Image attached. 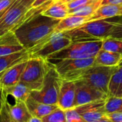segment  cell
I'll return each instance as SVG.
<instances>
[{
  "mask_svg": "<svg viewBox=\"0 0 122 122\" xmlns=\"http://www.w3.org/2000/svg\"><path fill=\"white\" fill-rule=\"evenodd\" d=\"M59 21L40 14L23 23L14 32L24 47L29 50L54 32Z\"/></svg>",
  "mask_w": 122,
  "mask_h": 122,
  "instance_id": "obj_1",
  "label": "cell"
},
{
  "mask_svg": "<svg viewBox=\"0 0 122 122\" xmlns=\"http://www.w3.org/2000/svg\"><path fill=\"white\" fill-rule=\"evenodd\" d=\"M114 25V21L109 19L89 21L64 32L72 41H99L109 37Z\"/></svg>",
  "mask_w": 122,
  "mask_h": 122,
  "instance_id": "obj_2",
  "label": "cell"
},
{
  "mask_svg": "<svg viewBox=\"0 0 122 122\" xmlns=\"http://www.w3.org/2000/svg\"><path fill=\"white\" fill-rule=\"evenodd\" d=\"M102 40L88 41H72L69 46L49 55V61L65 59H86L94 57L102 48Z\"/></svg>",
  "mask_w": 122,
  "mask_h": 122,
  "instance_id": "obj_3",
  "label": "cell"
},
{
  "mask_svg": "<svg viewBox=\"0 0 122 122\" xmlns=\"http://www.w3.org/2000/svg\"><path fill=\"white\" fill-rule=\"evenodd\" d=\"M51 64L46 58L31 57L26 62L20 81L26 84L31 91L40 90Z\"/></svg>",
  "mask_w": 122,
  "mask_h": 122,
  "instance_id": "obj_4",
  "label": "cell"
},
{
  "mask_svg": "<svg viewBox=\"0 0 122 122\" xmlns=\"http://www.w3.org/2000/svg\"><path fill=\"white\" fill-rule=\"evenodd\" d=\"M61 82L62 79L52 64L46 74L41 89L31 91L30 96L39 102L57 105Z\"/></svg>",
  "mask_w": 122,
  "mask_h": 122,
  "instance_id": "obj_5",
  "label": "cell"
},
{
  "mask_svg": "<svg viewBox=\"0 0 122 122\" xmlns=\"http://www.w3.org/2000/svg\"><path fill=\"white\" fill-rule=\"evenodd\" d=\"M117 66L92 65L83 69L77 80H82L108 95L109 84Z\"/></svg>",
  "mask_w": 122,
  "mask_h": 122,
  "instance_id": "obj_6",
  "label": "cell"
},
{
  "mask_svg": "<svg viewBox=\"0 0 122 122\" xmlns=\"http://www.w3.org/2000/svg\"><path fill=\"white\" fill-rule=\"evenodd\" d=\"M72 42L64 31H54L36 46L29 49L31 57L47 58L49 55L61 50Z\"/></svg>",
  "mask_w": 122,
  "mask_h": 122,
  "instance_id": "obj_7",
  "label": "cell"
},
{
  "mask_svg": "<svg viewBox=\"0 0 122 122\" xmlns=\"http://www.w3.org/2000/svg\"><path fill=\"white\" fill-rule=\"evenodd\" d=\"M94 57L86 59H65L56 60L53 64L63 80L74 81L77 79L80 72L94 64Z\"/></svg>",
  "mask_w": 122,
  "mask_h": 122,
  "instance_id": "obj_8",
  "label": "cell"
},
{
  "mask_svg": "<svg viewBox=\"0 0 122 122\" xmlns=\"http://www.w3.org/2000/svg\"><path fill=\"white\" fill-rule=\"evenodd\" d=\"M30 7L16 0L10 6L0 13V35L12 31H14L20 24L24 14Z\"/></svg>",
  "mask_w": 122,
  "mask_h": 122,
  "instance_id": "obj_9",
  "label": "cell"
},
{
  "mask_svg": "<svg viewBox=\"0 0 122 122\" xmlns=\"http://www.w3.org/2000/svg\"><path fill=\"white\" fill-rule=\"evenodd\" d=\"M106 99L92 102L81 106L74 107L81 115L84 122H109L104 110Z\"/></svg>",
  "mask_w": 122,
  "mask_h": 122,
  "instance_id": "obj_10",
  "label": "cell"
},
{
  "mask_svg": "<svg viewBox=\"0 0 122 122\" xmlns=\"http://www.w3.org/2000/svg\"><path fill=\"white\" fill-rule=\"evenodd\" d=\"M76 96L74 101V107L81 106L92 102L106 99L108 95L89 84L84 81H75Z\"/></svg>",
  "mask_w": 122,
  "mask_h": 122,
  "instance_id": "obj_11",
  "label": "cell"
},
{
  "mask_svg": "<svg viewBox=\"0 0 122 122\" xmlns=\"http://www.w3.org/2000/svg\"><path fill=\"white\" fill-rule=\"evenodd\" d=\"M76 86L74 81L63 80L61 84L57 105L63 110L74 107Z\"/></svg>",
  "mask_w": 122,
  "mask_h": 122,
  "instance_id": "obj_12",
  "label": "cell"
},
{
  "mask_svg": "<svg viewBox=\"0 0 122 122\" xmlns=\"http://www.w3.org/2000/svg\"><path fill=\"white\" fill-rule=\"evenodd\" d=\"M26 49L12 31L0 35V56Z\"/></svg>",
  "mask_w": 122,
  "mask_h": 122,
  "instance_id": "obj_13",
  "label": "cell"
},
{
  "mask_svg": "<svg viewBox=\"0 0 122 122\" xmlns=\"http://www.w3.org/2000/svg\"><path fill=\"white\" fill-rule=\"evenodd\" d=\"M31 58L30 54L27 49H24L17 52L0 56V77L4 74L6 71L12 66L22 62L27 61Z\"/></svg>",
  "mask_w": 122,
  "mask_h": 122,
  "instance_id": "obj_14",
  "label": "cell"
},
{
  "mask_svg": "<svg viewBox=\"0 0 122 122\" xmlns=\"http://www.w3.org/2000/svg\"><path fill=\"white\" fill-rule=\"evenodd\" d=\"M27 61H22L6 71L0 77V87L5 88L19 82Z\"/></svg>",
  "mask_w": 122,
  "mask_h": 122,
  "instance_id": "obj_15",
  "label": "cell"
},
{
  "mask_svg": "<svg viewBox=\"0 0 122 122\" xmlns=\"http://www.w3.org/2000/svg\"><path fill=\"white\" fill-rule=\"evenodd\" d=\"M122 16V4L101 5L87 19L89 21L109 19Z\"/></svg>",
  "mask_w": 122,
  "mask_h": 122,
  "instance_id": "obj_16",
  "label": "cell"
},
{
  "mask_svg": "<svg viewBox=\"0 0 122 122\" xmlns=\"http://www.w3.org/2000/svg\"><path fill=\"white\" fill-rule=\"evenodd\" d=\"M25 102L31 114L39 117L41 119L58 107V105L56 104H46L39 102L33 99L31 96H29Z\"/></svg>",
  "mask_w": 122,
  "mask_h": 122,
  "instance_id": "obj_17",
  "label": "cell"
},
{
  "mask_svg": "<svg viewBox=\"0 0 122 122\" xmlns=\"http://www.w3.org/2000/svg\"><path fill=\"white\" fill-rule=\"evenodd\" d=\"M32 115L24 101H15L14 105H10L9 117L11 122H29Z\"/></svg>",
  "mask_w": 122,
  "mask_h": 122,
  "instance_id": "obj_18",
  "label": "cell"
},
{
  "mask_svg": "<svg viewBox=\"0 0 122 122\" xmlns=\"http://www.w3.org/2000/svg\"><path fill=\"white\" fill-rule=\"evenodd\" d=\"M122 54L119 53L112 52L103 49L97 52L94 56L93 65L98 66H118L121 61Z\"/></svg>",
  "mask_w": 122,
  "mask_h": 122,
  "instance_id": "obj_19",
  "label": "cell"
},
{
  "mask_svg": "<svg viewBox=\"0 0 122 122\" xmlns=\"http://www.w3.org/2000/svg\"><path fill=\"white\" fill-rule=\"evenodd\" d=\"M42 14L61 20L69 15V9L66 2L61 0H54L42 12Z\"/></svg>",
  "mask_w": 122,
  "mask_h": 122,
  "instance_id": "obj_20",
  "label": "cell"
},
{
  "mask_svg": "<svg viewBox=\"0 0 122 122\" xmlns=\"http://www.w3.org/2000/svg\"><path fill=\"white\" fill-rule=\"evenodd\" d=\"M3 89L8 96H11L15 101L26 102V100L29 97L31 92V89L26 84L21 81Z\"/></svg>",
  "mask_w": 122,
  "mask_h": 122,
  "instance_id": "obj_21",
  "label": "cell"
},
{
  "mask_svg": "<svg viewBox=\"0 0 122 122\" xmlns=\"http://www.w3.org/2000/svg\"><path fill=\"white\" fill-rule=\"evenodd\" d=\"M88 17L85 16H74V15H68L65 18L61 19L55 28V31H66L68 30H71L75 29L86 21H87Z\"/></svg>",
  "mask_w": 122,
  "mask_h": 122,
  "instance_id": "obj_22",
  "label": "cell"
},
{
  "mask_svg": "<svg viewBox=\"0 0 122 122\" xmlns=\"http://www.w3.org/2000/svg\"><path fill=\"white\" fill-rule=\"evenodd\" d=\"M108 96L122 97V66H117L111 77Z\"/></svg>",
  "mask_w": 122,
  "mask_h": 122,
  "instance_id": "obj_23",
  "label": "cell"
},
{
  "mask_svg": "<svg viewBox=\"0 0 122 122\" xmlns=\"http://www.w3.org/2000/svg\"><path fill=\"white\" fill-rule=\"evenodd\" d=\"M101 3L102 0H92L81 6L69 9V15L85 16L89 18L101 6Z\"/></svg>",
  "mask_w": 122,
  "mask_h": 122,
  "instance_id": "obj_24",
  "label": "cell"
},
{
  "mask_svg": "<svg viewBox=\"0 0 122 122\" xmlns=\"http://www.w3.org/2000/svg\"><path fill=\"white\" fill-rule=\"evenodd\" d=\"M106 114L122 112V97L108 96L104 104Z\"/></svg>",
  "mask_w": 122,
  "mask_h": 122,
  "instance_id": "obj_25",
  "label": "cell"
},
{
  "mask_svg": "<svg viewBox=\"0 0 122 122\" xmlns=\"http://www.w3.org/2000/svg\"><path fill=\"white\" fill-rule=\"evenodd\" d=\"M102 49L122 54V39L107 37L102 40Z\"/></svg>",
  "mask_w": 122,
  "mask_h": 122,
  "instance_id": "obj_26",
  "label": "cell"
},
{
  "mask_svg": "<svg viewBox=\"0 0 122 122\" xmlns=\"http://www.w3.org/2000/svg\"><path fill=\"white\" fill-rule=\"evenodd\" d=\"M42 122H66L64 110L58 107L49 114L43 117Z\"/></svg>",
  "mask_w": 122,
  "mask_h": 122,
  "instance_id": "obj_27",
  "label": "cell"
},
{
  "mask_svg": "<svg viewBox=\"0 0 122 122\" xmlns=\"http://www.w3.org/2000/svg\"><path fill=\"white\" fill-rule=\"evenodd\" d=\"M66 122H84L81 115L76 111V109L74 108H70L64 110Z\"/></svg>",
  "mask_w": 122,
  "mask_h": 122,
  "instance_id": "obj_28",
  "label": "cell"
},
{
  "mask_svg": "<svg viewBox=\"0 0 122 122\" xmlns=\"http://www.w3.org/2000/svg\"><path fill=\"white\" fill-rule=\"evenodd\" d=\"M114 21V25L112 29V31L110 34L109 37L115 38V39H122V19L118 20H112Z\"/></svg>",
  "mask_w": 122,
  "mask_h": 122,
  "instance_id": "obj_29",
  "label": "cell"
},
{
  "mask_svg": "<svg viewBox=\"0 0 122 122\" xmlns=\"http://www.w3.org/2000/svg\"><path fill=\"white\" fill-rule=\"evenodd\" d=\"M92 0H70L66 3V5L68 6V9H74V8H77L79 6H81L88 2H89Z\"/></svg>",
  "mask_w": 122,
  "mask_h": 122,
  "instance_id": "obj_30",
  "label": "cell"
},
{
  "mask_svg": "<svg viewBox=\"0 0 122 122\" xmlns=\"http://www.w3.org/2000/svg\"><path fill=\"white\" fill-rule=\"evenodd\" d=\"M107 117L109 119L110 122H122V112H114L107 114Z\"/></svg>",
  "mask_w": 122,
  "mask_h": 122,
  "instance_id": "obj_31",
  "label": "cell"
},
{
  "mask_svg": "<svg viewBox=\"0 0 122 122\" xmlns=\"http://www.w3.org/2000/svg\"><path fill=\"white\" fill-rule=\"evenodd\" d=\"M16 0H0V13L10 6Z\"/></svg>",
  "mask_w": 122,
  "mask_h": 122,
  "instance_id": "obj_32",
  "label": "cell"
},
{
  "mask_svg": "<svg viewBox=\"0 0 122 122\" xmlns=\"http://www.w3.org/2000/svg\"><path fill=\"white\" fill-rule=\"evenodd\" d=\"M122 4V0H102L101 5L104 4Z\"/></svg>",
  "mask_w": 122,
  "mask_h": 122,
  "instance_id": "obj_33",
  "label": "cell"
},
{
  "mask_svg": "<svg viewBox=\"0 0 122 122\" xmlns=\"http://www.w3.org/2000/svg\"><path fill=\"white\" fill-rule=\"evenodd\" d=\"M4 95H5V92H4V89L0 87V114H1V108H2V105H3V101H4Z\"/></svg>",
  "mask_w": 122,
  "mask_h": 122,
  "instance_id": "obj_34",
  "label": "cell"
},
{
  "mask_svg": "<svg viewBox=\"0 0 122 122\" xmlns=\"http://www.w3.org/2000/svg\"><path fill=\"white\" fill-rule=\"evenodd\" d=\"M52 1V0H36L31 6H33V7H35V6H40L47 1Z\"/></svg>",
  "mask_w": 122,
  "mask_h": 122,
  "instance_id": "obj_35",
  "label": "cell"
},
{
  "mask_svg": "<svg viewBox=\"0 0 122 122\" xmlns=\"http://www.w3.org/2000/svg\"><path fill=\"white\" fill-rule=\"evenodd\" d=\"M22 4H24V5H26L28 7H31V6L32 5V4L36 1V0H19Z\"/></svg>",
  "mask_w": 122,
  "mask_h": 122,
  "instance_id": "obj_36",
  "label": "cell"
},
{
  "mask_svg": "<svg viewBox=\"0 0 122 122\" xmlns=\"http://www.w3.org/2000/svg\"><path fill=\"white\" fill-rule=\"evenodd\" d=\"M29 122H42V119L39 117H37L35 116H31L29 120Z\"/></svg>",
  "mask_w": 122,
  "mask_h": 122,
  "instance_id": "obj_37",
  "label": "cell"
},
{
  "mask_svg": "<svg viewBox=\"0 0 122 122\" xmlns=\"http://www.w3.org/2000/svg\"><path fill=\"white\" fill-rule=\"evenodd\" d=\"M119 66H122V59H121V61H119V64H118Z\"/></svg>",
  "mask_w": 122,
  "mask_h": 122,
  "instance_id": "obj_38",
  "label": "cell"
},
{
  "mask_svg": "<svg viewBox=\"0 0 122 122\" xmlns=\"http://www.w3.org/2000/svg\"><path fill=\"white\" fill-rule=\"evenodd\" d=\"M61 1H64V2H67V1H70V0H61Z\"/></svg>",
  "mask_w": 122,
  "mask_h": 122,
  "instance_id": "obj_39",
  "label": "cell"
}]
</instances>
